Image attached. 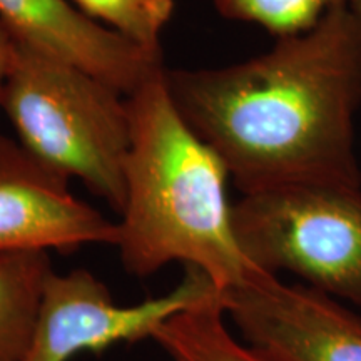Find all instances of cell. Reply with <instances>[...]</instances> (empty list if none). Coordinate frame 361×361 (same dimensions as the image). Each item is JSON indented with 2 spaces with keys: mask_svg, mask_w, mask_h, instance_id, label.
Here are the masks:
<instances>
[{
  "mask_svg": "<svg viewBox=\"0 0 361 361\" xmlns=\"http://www.w3.org/2000/svg\"><path fill=\"white\" fill-rule=\"evenodd\" d=\"M0 20L22 45L67 62L130 96L162 69L149 54L69 0H0Z\"/></svg>",
  "mask_w": 361,
  "mask_h": 361,
  "instance_id": "cell-8",
  "label": "cell"
},
{
  "mask_svg": "<svg viewBox=\"0 0 361 361\" xmlns=\"http://www.w3.org/2000/svg\"><path fill=\"white\" fill-rule=\"evenodd\" d=\"M166 84L241 194L311 183L361 186V44L348 7L247 61L166 69Z\"/></svg>",
  "mask_w": 361,
  "mask_h": 361,
  "instance_id": "cell-1",
  "label": "cell"
},
{
  "mask_svg": "<svg viewBox=\"0 0 361 361\" xmlns=\"http://www.w3.org/2000/svg\"><path fill=\"white\" fill-rule=\"evenodd\" d=\"M233 221L255 266L293 273L361 306V186L311 183L243 194Z\"/></svg>",
  "mask_w": 361,
  "mask_h": 361,
  "instance_id": "cell-4",
  "label": "cell"
},
{
  "mask_svg": "<svg viewBox=\"0 0 361 361\" xmlns=\"http://www.w3.org/2000/svg\"><path fill=\"white\" fill-rule=\"evenodd\" d=\"M219 296L247 345L276 361H361V318L314 288L255 266Z\"/></svg>",
  "mask_w": 361,
  "mask_h": 361,
  "instance_id": "cell-6",
  "label": "cell"
},
{
  "mask_svg": "<svg viewBox=\"0 0 361 361\" xmlns=\"http://www.w3.org/2000/svg\"><path fill=\"white\" fill-rule=\"evenodd\" d=\"M90 19L154 56L173 19L174 0H72Z\"/></svg>",
  "mask_w": 361,
  "mask_h": 361,
  "instance_id": "cell-11",
  "label": "cell"
},
{
  "mask_svg": "<svg viewBox=\"0 0 361 361\" xmlns=\"http://www.w3.org/2000/svg\"><path fill=\"white\" fill-rule=\"evenodd\" d=\"M219 295L174 314L156 329L152 340L173 361H276L231 335Z\"/></svg>",
  "mask_w": 361,
  "mask_h": 361,
  "instance_id": "cell-10",
  "label": "cell"
},
{
  "mask_svg": "<svg viewBox=\"0 0 361 361\" xmlns=\"http://www.w3.org/2000/svg\"><path fill=\"white\" fill-rule=\"evenodd\" d=\"M17 56V40L8 32V29L0 20V104H2L4 90H6L7 80L11 78L13 62Z\"/></svg>",
  "mask_w": 361,
  "mask_h": 361,
  "instance_id": "cell-13",
  "label": "cell"
},
{
  "mask_svg": "<svg viewBox=\"0 0 361 361\" xmlns=\"http://www.w3.org/2000/svg\"><path fill=\"white\" fill-rule=\"evenodd\" d=\"M6 116L17 141L121 213L130 109L126 94L79 67L17 42L4 90Z\"/></svg>",
  "mask_w": 361,
  "mask_h": 361,
  "instance_id": "cell-3",
  "label": "cell"
},
{
  "mask_svg": "<svg viewBox=\"0 0 361 361\" xmlns=\"http://www.w3.org/2000/svg\"><path fill=\"white\" fill-rule=\"evenodd\" d=\"M69 180L0 134V252L117 245L119 223L75 197Z\"/></svg>",
  "mask_w": 361,
  "mask_h": 361,
  "instance_id": "cell-7",
  "label": "cell"
},
{
  "mask_svg": "<svg viewBox=\"0 0 361 361\" xmlns=\"http://www.w3.org/2000/svg\"><path fill=\"white\" fill-rule=\"evenodd\" d=\"M348 8L355 19L356 29H358V35H360V44H361V0H351Z\"/></svg>",
  "mask_w": 361,
  "mask_h": 361,
  "instance_id": "cell-14",
  "label": "cell"
},
{
  "mask_svg": "<svg viewBox=\"0 0 361 361\" xmlns=\"http://www.w3.org/2000/svg\"><path fill=\"white\" fill-rule=\"evenodd\" d=\"M351 0H213L221 17L258 25L274 37L300 34Z\"/></svg>",
  "mask_w": 361,
  "mask_h": 361,
  "instance_id": "cell-12",
  "label": "cell"
},
{
  "mask_svg": "<svg viewBox=\"0 0 361 361\" xmlns=\"http://www.w3.org/2000/svg\"><path fill=\"white\" fill-rule=\"evenodd\" d=\"M221 293L201 269L188 266L174 290L137 305H117L109 288L90 271H52L45 283L32 340L20 361H69L80 351L152 338L174 314Z\"/></svg>",
  "mask_w": 361,
  "mask_h": 361,
  "instance_id": "cell-5",
  "label": "cell"
},
{
  "mask_svg": "<svg viewBox=\"0 0 361 361\" xmlns=\"http://www.w3.org/2000/svg\"><path fill=\"white\" fill-rule=\"evenodd\" d=\"M52 271L45 251L0 252V361L25 355Z\"/></svg>",
  "mask_w": 361,
  "mask_h": 361,
  "instance_id": "cell-9",
  "label": "cell"
},
{
  "mask_svg": "<svg viewBox=\"0 0 361 361\" xmlns=\"http://www.w3.org/2000/svg\"><path fill=\"white\" fill-rule=\"evenodd\" d=\"M128 101L130 146L116 245L124 268L146 278L183 263L201 269L221 293L245 281L255 264L234 231L229 173L180 116L164 67Z\"/></svg>",
  "mask_w": 361,
  "mask_h": 361,
  "instance_id": "cell-2",
  "label": "cell"
}]
</instances>
